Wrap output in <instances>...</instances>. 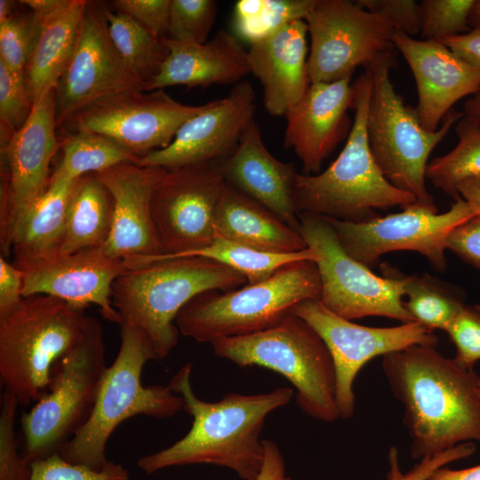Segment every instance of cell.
Masks as SVG:
<instances>
[{"instance_id":"obj_26","label":"cell","mask_w":480,"mask_h":480,"mask_svg":"<svg viewBox=\"0 0 480 480\" xmlns=\"http://www.w3.org/2000/svg\"><path fill=\"white\" fill-rule=\"evenodd\" d=\"M168 55L146 92L172 85L206 88L212 84H236L250 73L248 51L236 36L220 30L199 44L164 38Z\"/></svg>"},{"instance_id":"obj_57","label":"cell","mask_w":480,"mask_h":480,"mask_svg":"<svg viewBox=\"0 0 480 480\" xmlns=\"http://www.w3.org/2000/svg\"><path fill=\"white\" fill-rule=\"evenodd\" d=\"M477 393H478V396L480 397V381H479L478 387H477Z\"/></svg>"},{"instance_id":"obj_29","label":"cell","mask_w":480,"mask_h":480,"mask_svg":"<svg viewBox=\"0 0 480 480\" xmlns=\"http://www.w3.org/2000/svg\"><path fill=\"white\" fill-rule=\"evenodd\" d=\"M86 2L73 0L64 12L42 27L24 72L25 88L32 105L57 87L72 56Z\"/></svg>"},{"instance_id":"obj_35","label":"cell","mask_w":480,"mask_h":480,"mask_svg":"<svg viewBox=\"0 0 480 480\" xmlns=\"http://www.w3.org/2000/svg\"><path fill=\"white\" fill-rule=\"evenodd\" d=\"M402 278L408 297L405 308L414 322L429 331H445L466 305L459 292L428 274L402 273Z\"/></svg>"},{"instance_id":"obj_32","label":"cell","mask_w":480,"mask_h":480,"mask_svg":"<svg viewBox=\"0 0 480 480\" xmlns=\"http://www.w3.org/2000/svg\"><path fill=\"white\" fill-rule=\"evenodd\" d=\"M110 39L122 60L146 86L158 74L168 55L164 38L158 37L132 17L105 7ZM146 91V89H145Z\"/></svg>"},{"instance_id":"obj_17","label":"cell","mask_w":480,"mask_h":480,"mask_svg":"<svg viewBox=\"0 0 480 480\" xmlns=\"http://www.w3.org/2000/svg\"><path fill=\"white\" fill-rule=\"evenodd\" d=\"M55 118V89L36 100L25 124L2 147L4 180L1 188L0 244L11 253L15 231L34 202L47 189L52 159L60 148Z\"/></svg>"},{"instance_id":"obj_5","label":"cell","mask_w":480,"mask_h":480,"mask_svg":"<svg viewBox=\"0 0 480 480\" xmlns=\"http://www.w3.org/2000/svg\"><path fill=\"white\" fill-rule=\"evenodd\" d=\"M84 308L46 294L24 297L0 318V379L20 404L48 391L54 364L86 334L93 317Z\"/></svg>"},{"instance_id":"obj_25","label":"cell","mask_w":480,"mask_h":480,"mask_svg":"<svg viewBox=\"0 0 480 480\" xmlns=\"http://www.w3.org/2000/svg\"><path fill=\"white\" fill-rule=\"evenodd\" d=\"M307 34L305 20H296L251 44L250 73L260 81L263 105L271 116H285L309 86Z\"/></svg>"},{"instance_id":"obj_1","label":"cell","mask_w":480,"mask_h":480,"mask_svg":"<svg viewBox=\"0 0 480 480\" xmlns=\"http://www.w3.org/2000/svg\"><path fill=\"white\" fill-rule=\"evenodd\" d=\"M381 365L391 392L404 407L412 459L480 442V377L474 369L430 345L387 354Z\"/></svg>"},{"instance_id":"obj_16","label":"cell","mask_w":480,"mask_h":480,"mask_svg":"<svg viewBox=\"0 0 480 480\" xmlns=\"http://www.w3.org/2000/svg\"><path fill=\"white\" fill-rule=\"evenodd\" d=\"M145 89V83L122 60L110 39L105 7L87 1L72 56L55 88L57 129L101 100Z\"/></svg>"},{"instance_id":"obj_15","label":"cell","mask_w":480,"mask_h":480,"mask_svg":"<svg viewBox=\"0 0 480 480\" xmlns=\"http://www.w3.org/2000/svg\"><path fill=\"white\" fill-rule=\"evenodd\" d=\"M292 313L306 321L330 351L336 372V403L342 420L354 415V382L370 360L412 345L436 347L438 343L435 333L417 322L394 327L360 325L334 314L319 300H303Z\"/></svg>"},{"instance_id":"obj_49","label":"cell","mask_w":480,"mask_h":480,"mask_svg":"<svg viewBox=\"0 0 480 480\" xmlns=\"http://www.w3.org/2000/svg\"><path fill=\"white\" fill-rule=\"evenodd\" d=\"M457 55L480 68V29L440 40Z\"/></svg>"},{"instance_id":"obj_13","label":"cell","mask_w":480,"mask_h":480,"mask_svg":"<svg viewBox=\"0 0 480 480\" xmlns=\"http://www.w3.org/2000/svg\"><path fill=\"white\" fill-rule=\"evenodd\" d=\"M310 36L309 84L351 77L380 56L395 52L396 29L385 19L348 0H316L305 19Z\"/></svg>"},{"instance_id":"obj_51","label":"cell","mask_w":480,"mask_h":480,"mask_svg":"<svg viewBox=\"0 0 480 480\" xmlns=\"http://www.w3.org/2000/svg\"><path fill=\"white\" fill-rule=\"evenodd\" d=\"M73 0H23L20 4L27 5L36 15L42 27L64 12Z\"/></svg>"},{"instance_id":"obj_31","label":"cell","mask_w":480,"mask_h":480,"mask_svg":"<svg viewBox=\"0 0 480 480\" xmlns=\"http://www.w3.org/2000/svg\"><path fill=\"white\" fill-rule=\"evenodd\" d=\"M60 141L62 157L51 175L54 180L74 181L118 164H137L139 159L116 140L95 132L73 131Z\"/></svg>"},{"instance_id":"obj_8","label":"cell","mask_w":480,"mask_h":480,"mask_svg":"<svg viewBox=\"0 0 480 480\" xmlns=\"http://www.w3.org/2000/svg\"><path fill=\"white\" fill-rule=\"evenodd\" d=\"M211 345L217 356L238 366H260L286 378L296 390L298 406L313 419L332 422L340 418L330 351L316 332L293 313L265 331Z\"/></svg>"},{"instance_id":"obj_24","label":"cell","mask_w":480,"mask_h":480,"mask_svg":"<svg viewBox=\"0 0 480 480\" xmlns=\"http://www.w3.org/2000/svg\"><path fill=\"white\" fill-rule=\"evenodd\" d=\"M225 182L258 202L299 231L295 206L298 173L266 148L255 120L244 132L236 148L213 162Z\"/></svg>"},{"instance_id":"obj_48","label":"cell","mask_w":480,"mask_h":480,"mask_svg":"<svg viewBox=\"0 0 480 480\" xmlns=\"http://www.w3.org/2000/svg\"><path fill=\"white\" fill-rule=\"evenodd\" d=\"M24 273L0 257V318L10 314L23 297Z\"/></svg>"},{"instance_id":"obj_3","label":"cell","mask_w":480,"mask_h":480,"mask_svg":"<svg viewBox=\"0 0 480 480\" xmlns=\"http://www.w3.org/2000/svg\"><path fill=\"white\" fill-rule=\"evenodd\" d=\"M131 268L112 285V302L120 324L141 331L156 359L176 347L180 311L196 296L229 291L247 284L231 268L203 257L164 258Z\"/></svg>"},{"instance_id":"obj_14","label":"cell","mask_w":480,"mask_h":480,"mask_svg":"<svg viewBox=\"0 0 480 480\" xmlns=\"http://www.w3.org/2000/svg\"><path fill=\"white\" fill-rule=\"evenodd\" d=\"M226 182L214 163L165 169L151 198V216L164 258L210 245L217 235L216 212Z\"/></svg>"},{"instance_id":"obj_12","label":"cell","mask_w":480,"mask_h":480,"mask_svg":"<svg viewBox=\"0 0 480 480\" xmlns=\"http://www.w3.org/2000/svg\"><path fill=\"white\" fill-rule=\"evenodd\" d=\"M476 214L474 207L460 196L444 213H437L436 204L416 202L397 213L379 215L364 222L323 218L332 227L347 253L370 269L382 255L408 250L420 253L436 271L443 272L447 268L444 252L449 233Z\"/></svg>"},{"instance_id":"obj_46","label":"cell","mask_w":480,"mask_h":480,"mask_svg":"<svg viewBox=\"0 0 480 480\" xmlns=\"http://www.w3.org/2000/svg\"><path fill=\"white\" fill-rule=\"evenodd\" d=\"M113 4L155 36L167 37L171 0H116Z\"/></svg>"},{"instance_id":"obj_44","label":"cell","mask_w":480,"mask_h":480,"mask_svg":"<svg viewBox=\"0 0 480 480\" xmlns=\"http://www.w3.org/2000/svg\"><path fill=\"white\" fill-rule=\"evenodd\" d=\"M475 452L476 446L472 442L461 443L440 453L419 460L410 470L404 473L400 468L398 449L393 445L388 452L387 480H428L437 468L466 459Z\"/></svg>"},{"instance_id":"obj_47","label":"cell","mask_w":480,"mask_h":480,"mask_svg":"<svg viewBox=\"0 0 480 480\" xmlns=\"http://www.w3.org/2000/svg\"><path fill=\"white\" fill-rule=\"evenodd\" d=\"M446 249L480 269V213L456 226L446 238Z\"/></svg>"},{"instance_id":"obj_41","label":"cell","mask_w":480,"mask_h":480,"mask_svg":"<svg viewBox=\"0 0 480 480\" xmlns=\"http://www.w3.org/2000/svg\"><path fill=\"white\" fill-rule=\"evenodd\" d=\"M31 108L24 78L17 76L0 61V122L4 146L25 124Z\"/></svg>"},{"instance_id":"obj_39","label":"cell","mask_w":480,"mask_h":480,"mask_svg":"<svg viewBox=\"0 0 480 480\" xmlns=\"http://www.w3.org/2000/svg\"><path fill=\"white\" fill-rule=\"evenodd\" d=\"M214 0H171L167 38L180 42H207L217 14Z\"/></svg>"},{"instance_id":"obj_10","label":"cell","mask_w":480,"mask_h":480,"mask_svg":"<svg viewBox=\"0 0 480 480\" xmlns=\"http://www.w3.org/2000/svg\"><path fill=\"white\" fill-rule=\"evenodd\" d=\"M102 326L92 324L83 338L52 366L47 393L21 417L24 459L47 458L89 419L108 368Z\"/></svg>"},{"instance_id":"obj_21","label":"cell","mask_w":480,"mask_h":480,"mask_svg":"<svg viewBox=\"0 0 480 480\" xmlns=\"http://www.w3.org/2000/svg\"><path fill=\"white\" fill-rule=\"evenodd\" d=\"M164 171L129 163L95 173L114 202L111 230L102 245L106 253L139 264L164 254L152 221L151 198Z\"/></svg>"},{"instance_id":"obj_40","label":"cell","mask_w":480,"mask_h":480,"mask_svg":"<svg viewBox=\"0 0 480 480\" xmlns=\"http://www.w3.org/2000/svg\"><path fill=\"white\" fill-rule=\"evenodd\" d=\"M20 403L4 388L0 411V480H29L30 464L18 451L14 423Z\"/></svg>"},{"instance_id":"obj_23","label":"cell","mask_w":480,"mask_h":480,"mask_svg":"<svg viewBox=\"0 0 480 480\" xmlns=\"http://www.w3.org/2000/svg\"><path fill=\"white\" fill-rule=\"evenodd\" d=\"M351 77L332 83H311L302 99L285 114L284 146L292 148L304 174H316L324 160L348 138L352 121Z\"/></svg>"},{"instance_id":"obj_34","label":"cell","mask_w":480,"mask_h":480,"mask_svg":"<svg viewBox=\"0 0 480 480\" xmlns=\"http://www.w3.org/2000/svg\"><path fill=\"white\" fill-rule=\"evenodd\" d=\"M458 144L449 153L432 159L426 179L446 195L457 199L459 185L480 175V119L463 115L455 127Z\"/></svg>"},{"instance_id":"obj_27","label":"cell","mask_w":480,"mask_h":480,"mask_svg":"<svg viewBox=\"0 0 480 480\" xmlns=\"http://www.w3.org/2000/svg\"><path fill=\"white\" fill-rule=\"evenodd\" d=\"M215 224L223 237L258 250L287 253L308 248L298 230L227 183L217 207Z\"/></svg>"},{"instance_id":"obj_36","label":"cell","mask_w":480,"mask_h":480,"mask_svg":"<svg viewBox=\"0 0 480 480\" xmlns=\"http://www.w3.org/2000/svg\"><path fill=\"white\" fill-rule=\"evenodd\" d=\"M316 0H240L234 8L237 35L250 44L267 37L284 26L305 20Z\"/></svg>"},{"instance_id":"obj_38","label":"cell","mask_w":480,"mask_h":480,"mask_svg":"<svg viewBox=\"0 0 480 480\" xmlns=\"http://www.w3.org/2000/svg\"><path fill=\"white\" fill-rule=\"evenodd\" d=\"M474 2L422 0L420 3L422 39L440 41L468 32V18Z\"/></svg>"},{"instance_id":"obj_28","label":"cell","mask_w":480,"mask_h":480,"mask_svg":"<svg viewBox=\"0 0 480 480\" xmlns=\"http://www.w3.org/2000/svg\"><path fill=\"white\" fill-rule=\"evenodd\" d=\"M74 181L50 179L45 192L20 220L11 245L12 264L18 268L24 271L60 254Z\"/></svg>"},{"instance_id":"obj_4","label":"cell","mask_w":480,"mask_h":480,"mask_svg":"<svg viewBox=\"0 0 480 480\" xmlns=\"http://www.w3.org/2000/svg\"><path fill=\"white\" fill-rule=\"evenodd\" d=\"M352 84L355 114L346 144L323 172L298 173V213L359 223L379 216L377 209L404 208L417 202L413 195L396 188L384 177L372 156L366 136L371 73L364 69Z\"/></svg>"},{"instance_id":"obj_43","label":"cell","mask_w":480,"mask_h":480,"mask_svg":"<svg viewBox=\"0 0 480 480\" xmlns=\"http://www.w3.org/2000/svg\"><path fill=\"white\" fill-rule=\"evenodd\" d=\"M444 332L456 348L455 360L473 369L480 360V307L465 305Z\"/></svg>"},{"instance_id":"obj_52","label":"cell","mask_w":480,"mask_h":480,"mask_svg":"<svg viewBox=\"0 0 480 480\" xmlns=\"http://www.w3.org/2000/svg\"><path fill=\"white\" fill-rule=\"evenodd\" d=\"M428 480H480V464L462 469L444 466L437 468Z\"/></svg>"},{"instance_id":"obj_56","label":"cell","mask_w":480,"mask_h":480,"mask_svg":"<svg viewBox=\"0 0 480 480\" xmlns=\"http://www.w3.org/2000/svg\"><path fill=\"white\" fill-rule=\"evenodd\" d=\"M468 27L470 29H480V0L474 2L468 18Z\"/></svg>"},{"instance_id":"obj_33","label":"cell","mask_w":480,"mask_h":480,"mask_svg":"<svg viewBox=\"0 0 480 480\" xmlns=\"http://www.w3.org/2000/svg\"><path fill=\"white\" fill-rule=\"evenodd\" d=\"M180 257H203L220 262L243 275L247 284L264 281L293 262L316 260L309 248L287 253L265 252L228 240L218 232L210 245Z\"/></svg>"},{"instance_id":"obj_53","label":"cell","mask_w":480,"mask_h":480,"mask_svg":"<svg viewBox=\"0 0 480 480\" xmlns=\"http://www.w3.org/2000/svg\"><path fill=\"white\" fill-rule=\"evenodd\" d=\"M460 196L470 204L480 213V175L468 178L458 187Z\"/></svg>"},{"instance_id":"obj_18","label":"cell","mask_w":480,"mask_h":480,"mask_svg":"<svg viewBox=\"0 0 480 480\" xmlns=\"http://www.w3.org/2000/svg\"><path fill=\"white\" fill-rule=\"evenodd\" d=\"M204 107L182 104L164 89L127 92L91 105L65 126L69 132L105 135L140 159L166 148L180 127Z\"/></svg>"},{"instance_id":"obj_45","label":"cell","mask_w":480,"mask_h":480,"mask_svg":"<svg viewBox=\"0 0 480 480\" xmlns=\"http://www.w3.org/2000/svg\"><path fill=\"white\" fill-rule=\"evenodd\" d=\"M362 8L388 20L396 31L412 36L420 33V6L414 0H357Z\"/></svg>"},{"instance_id":"obj_30","label":"cell","mask_w":480,"mask_h":480,"mask_svg":"<svg viewBox=\"0 0 480 480\" xmlns=\"http://www.w3.org/2000/svg\"><path fill=\"white\" fill-rule=\"evenodd\" d=\"M113 209V197L95 173L76 179L68 200L60 253L102 246L111 230Z\"/></svg>"},{"instance_id":"obj_11","label":"cell","mask_w":480,"mask_h":480,"mask_svg":"<svg viewBox=\"0 0 480 480\" xmlns=\"http://www.w3.org/2000/svg\"><path fill=\"white\" fill-rule=\"evenodd\" d=\"M299 219V232L316 255L324 306L348 320L377 316L402 324L414 322L402 300L401 271L384 263L383 276H377L347 253L324 218L300 212Z\"/></svg>"},{"instance_id":"obj_42","label":"cell","mask_w":480,"mask_h":480,"mask_svg":"<svg viewBox=\"0 0 480 480\" xmlns=\"http://www.w3.org/2000/svg\"><path fill=\"white\" fill-rule=\"evenodd\" d=\"M29 480H129V472L121 464L108 460L96 470L62 459L58 452L30 464Z\"/></svg>"},{"instance_id":"obj_22","label":"cell","mask_w":480,"mask_h":480,"mask_svg":"<svg viewBox=\"0 0 480 480\" xmlns=\"http://www.w3.org/2000/svg\"><path fill=\"white\" fill-rule=\"evenodd\" d=\"M395 48L405 59L415 79V111L421 125L437 130L441 120L460 99L480 88V68L468 62L440 41L417 40L396 31Z\"/></svg>"},{"instance_id":"obj_55","label":"cell","mask_w":480,"mask_h":480,"mask_svg":"<svg viewBox=\"0 0 480 480\" xmlns=\"http://www.w3.org/2000/svg\"><path fill=\"white\" fill-rule=\"evenodd\" d=\"M17 11V2L0 0V25L11 20L18 15L19 13Z\"/></svg>"},{"instance_id":"obj_7","label":"cell","mask_w":480,"mask_h":480,"mask_svg":"<svg viewBox=\"0 0 480 480\" xmlns=\"http://www.w3.org/2000/svg\"><path fill=\"white\" fill-rule=\"evenodd\" d=\"M321 280L312 260L289 264L268 279L229 291H210L192 299L179 313L183 336L212 343L269 329L306 300H319Z\"/></svg>"},{"instance_id":"obj_37","label":"cell","mask_w":480,"mask_h":480,"mask_svg":"<svg viewBox=\"0 0 480 480\" xmlns=\"http://www.w3.org/2000/svg\"><path fill=\"white\" fill-rule=\"evenodd\" d=\"M41 30L42 25L32 12L18 14L0 25V61L19 77L24 78Z\"/></svg>"},{"instance_id":"obj_20","label":"cell","mask_w":480,"mask_h":480,"mask_svg":"<svg viewBox=\"0 0 480 480\" xmlns=\"http://www.w3.org/2000/svg\"><path fill=\"white\" fill-rule=\"evenodd\" d=\"M138 266L108 255L102 246L60 253L23 271V297L46 294L84 308L96 305L103 318L119 324L112 285L121 275Z\"/></svg>"},{"instance_id":"obj_19","label":"cell","mask_w":480,"mask_h":480,"mask_svg":"<svg viewBox=\"0 0 480 480\" xmlns=\"http://www.w3.org/2000/svg\"><path fill=\"white\" fill-rule=\"evenodd\" d=\"M255 99L251 83H237L226 97L205 103L188 119L166 148L140 157L136 164L172 169L225 157L254 120Z\"/></svg>"},{"instance_id":"obj_2","label":"cell","mask_w":480,"mask_h":480,"mask_svg":"<svg viewBox=\"0 0 480 480\" xmlns=\"http://www.w3.org/2000/svg\"><path fill=\"white\" fill-rule=\"evenodd\" d=\"M192 364L183 365L169 386L192 416L189 431L171 446L144 455L138 467L150 475L166 468L209 464L228 468L243 480H256L264 461L260 436L266 418L293 396L288 387L256 395L229 393L218 402L199 399L191 386Z\"/></svg>"},{"instance_id":"obj_50","label":"cell","mask_w":480,"mask_h":480,"mask_svg":"<svg viewBox=\"0 0 480 480\" xmlns=\"http://www.w3.org/2000/svg\"><path fill=\"white\" fill-rule=\"evenodd\" d=\"M263 444L264 461L256 480H292L286 476L284 460L276 444L271 440L263 439Z\"/></svg>"},{"instance_id":"obj_6","label":"cell","mask_w":480,"mask_h":480,"mask_svg":"<svg viewBox=\"0 0 480 480\" xmlns=\"http://www.w3.org/2000/svg\"><path fill=\"white\" fill-rule=\"evenodd\" d=\"M121 345L103 376L97 399L87 421L58 452L66 461L100 470L108 460L106 445L114 430L124 420L145 415L167 419L183 407L180 396L170 386H144V365L156 359L153 348L139 329L122 324Z\"/></svg>"},{"instance_id":"obj_9","label":"cell","mask_w":480,"mask_h":480,"mask_svg":"<svg viewBox=\"0 0 480 480\" xmlns=\"http://www.w3.org/2000/svg\"><path fill=\"white\" fill-rule=\"evenodd\" d=\"M395 52L382 54L365 68L372 88L366 119V136L372 156L384 177L396 188L413 195L418 203L435 204L426 188L428 159L432 150L464 115L450 110L440 129L426 130L415 108L407 105L390 80Z\"/></svg>"},{"instance_id":"obj_54","label":"cell","mask_w":480,"mask_h":480,"mask_svg":"<svg viewBox=\"0 0 480 480\" xmlns=\"http://www.w3.org/2000/svg\"><path fill=\"white\" fill-rule=\"evenodd\" d=\"M463 113L465 116L480 119V88L467 100Z\"/></svg>"}]
</instances>
